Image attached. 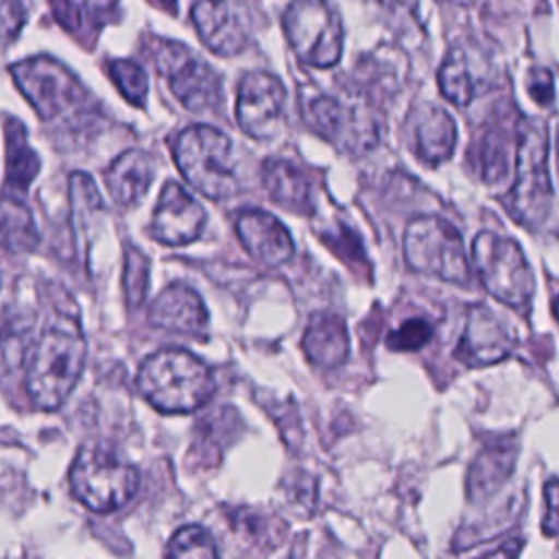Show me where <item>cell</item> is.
<instances>
[{
    "label": "cell",
    "mask_w": 559,
    "mask_h": 559,
    "mask_svg": "<svg viewBox=\"0 0 559 559\" xmlns=\"http://www.w3.org/2000/svg\"><path fill=\"white\" fill-rule=\"evenodd\" d=\"M520 548H522V542L520 539H511V542L502 544L498 550H493L491 555H485L480 559H518Z\"/></svg>",
    "instance_id": "obj_36"
},
{
    "label": "cell",
    "mask_w": 559,
    "mask_h": 559,
    "mask_svg": "<svg viewBox=\"0 0 559 559\" xmlns=\"http://www.w3.org/2000/svg\"><path fill=\"white\" fill-rule=\"evenodd\" d=\"M11 76L44 120H55L85 105L81 81L50 57H31L13 63Z\"/></svg>",
    "instance_id": "obj_9"
},
{
    "label": "cell",
    "mask_w": 559,
    "mask_h": 559,
    "mask_svg": "<svg viewBox=\"0 0 559 559\" xmlns=\"http://www.w3.org/2000/svg\"><path fill=\"white\" fill-rule=\"evenodd\" d=\"M109 76L118 85L120 94L135 107H142L146 103L148 94V79L140 63L131 59H118L109 63Z\"/></svg>",
    "instance_id": "obj_29"
},
{
    "label": "cell",
    "mask_w": 559,
    "mask_h": 559,
    "mask_svg": "<svg viewBox=\"0 0 559 559\" xmlns=\"http://www.w3.org/2000/svg\"><path fill=\"white\" fill-rule=\"evenodd\" d=\"M404 260L424 275L465 286L472 277L463 238L452 223L441 216L426 214L408 223L404 231Z\"/></svg>",
    "instance_id": "obj_6"
},
{
    "label": "cell",
    "mask_w": 559,
    "mask_h": 559,
    "mask_svg": "<svg viewBox=\"0 0 559 559\" xmlns=\"http://www.w3.org/2000/svg\"><path fill=\"white\" fill-rule=\"evenodd\" d=\"M474 155H476V166L480 170L483 181L489 186L500 183L511 168V157L515 159V133L509 135L504 127H496V124L487 127L483 138L476 144Z\"/></svg>",
    "instance_id": "obj_25"
},
{
    "label": "cell",
    "mask_w": 559,
    "mask_h": 559,
    "mask_svg": "<svg viewBox=\"0 0 559 559\" xmlns=\"http://www.w3.org/2000/svg\"><path fill=\"white\" fill-rule=\"evenodd\" d=\"M295 55L314 68H332L343 50V24L338 13L317 0H299L286 7L282 17Z\"/></svg>",
    "instance_id": "obj_8"
},
{
    "label": "cell",
    "mask_w": 559,
    "mask_h": 559,
    "mask_svg": "<svg viewBox=\"0 0 559 559\" xmlns=\"http://www.w3.org/2000/svg\"><path fill=\"white\" fill-rule=\"evenodd\" d=\"M114 9L116 7L109 2H52V11L59 24L76 37L98 31L100 24L109 20Z\"/></svg>",
    "instance_id": "obj_27"
},
{
    "label": "cell",
    "mask_w": 559,
    "mask_h": 559,
    "mask_svg": "<svg viewBox=\"0 0 559 559\" xmlns=\"http://www.w3.org/2000/svg\"><path fill=\"white\" fill-rule=\"evenodd\" d=\"M555 155H557V170H559V118L555 124Z\"/></svg>",
    "instance_id": "obj_37"
},
{
    "label": "cell",
    "mask_w": 559,
    "mask_h": 559,
    "mask_svg": "<svg viewBox=\"0 0 559 559\" xmlns=\"http://www.w3.org/2000/svg\"><path fill=\"white\" fill-rule=\"evenodd\" d=\"M528 96L539 105H550L555 100L552 76L546 68H535L528 74Z\"/></svg>",
    "instance_id": "obj_33"
},
{
    "label": "cell",
    "mask_w": 559,
    "mask_h": 559,
    "mask_svg": "<svg viewBox=\"0 0 559 559\" xmlns=\"http://www.w3.org/2000/svg\"><path fill=\"white\" fill-rule=\"evenodd\" d=\"M262 183L275 203L297 214L312 212L310 181L295 164L286 159H266L262 166Z\"/></svg>",
    "instance_id": "obj_23"
},
{
    "label": "cell",
    "mask_w": 559,
    "mask_h": 559,
    "mask_svg": "<svg viewBox=\"0 0 559 559\" xmlns=\"http://www.w3.org/2000/svg\"><path fill=\"white\" fill-rule=\"evenodd\" d=\"M192 22L203 44L218 55H236L249 44V9L240 2H197Z\"/></svg>",
    "instance_id": "obj_15"
},
{
    "label": "cell",
    "mask_w": 559,
    "mask_h": 559,
    "mask_svg": "<svg viewBox=\"0 0 559 559\" xmlns=\"http://www.w3.org/2000/svg\"><path fill=\"white\" fill-rule=\"evenodd\" d=\"M301 347L306 358L317 367H338L349 354L345 321L332 312H314L306 325Z\"/></svg>",
    "instance_id": "obj_19"
},
{
    "label": "cell",
    "mask_w": 559,
    "mask_h": 559,
    "mask_svg": "<svg viewBox=\"0 0 559 559\" xmlns=\"http://www.w3.org/2000/svg\"><path fill=\"white\" fill-rule=\"evenodd\" d=\"M203 225L205 210L201 207V203L190 197L179 183L166 181L148 225L151 236L164 245L179 247L197 240L203 231Z\"/></svg>",
    "instance_id": "obj_13"
},
{
    "label": "cell",
    "mask_w": 559,
    "mask_h": 559,
    "mask_svg": "<svg viewBox=\"0 0 559 559\" xmlns=\"http://www.w3.org/2000/svg\"><path fill=\"white\" fill-rule=\"evenodd\" d=\"M325 240L330 242V247H338V245H343V260H347V264L349 262H360V264H365L367 262V258H365V253H362V247H360V240L356 238V234L354 231H349V229H338V234L336 236H325Z\"/></svg>",
    "instance_id": "obj_35"
},
{
    "label": "cell",
    "mask_w": 559,
    "mask_h": 559,
    "mask_svg": "<svg viewBox=\"0 0 559 559\" xmlns=\"http://www.w3.org/2000/svg\"><path fill=\"white\" fill-rule=\"evenodd\" d=\"M437 79H439L441 94L450 103L461 107H465L480 90H485V72L478 70L476 55H472L461 46L452 48L445 55Z\"/></svg>",
    "instance_id": "obj_24"
},
{
    "label": "cell",
    "mask_w": 559,
    "mask_h": 559,
    "mask_svg": "<svg viewBox=\"0 0 559 559\" xmlns=\"http://www.w3.org/2000/svg\"><path fill=\"white\" fill-rule=\"evenodd\" d=\"M124 295L129 306H140L148 290V260L135 247H127L124 251Z\"/></svg>",
    "instance_id": "obj_30"
},
{
    "label": "cell",
    "mask_w": 559,
    "mask_h": 559,
    "mask_svg": "<svg viewBox=\"0 0 559 559\" xmlns=\"http://www.w3.org/2000/svg\"><path fill=\"white\" fill-rule=\"evenodd\" d=\"M28 347V328H15L13 323L4 325L0 334V380L4 373L17 369L22 360H26Z\"/></svg>",
    "instance_id": "obj_31"
},
{
    "label": "cell",
    "mask_w": 559,
    "mask_h": 559,
    "mask_svg": "<svg viewBox=\"0 0 559 559\" xmlns=\"http://www.w3.org/2000/svg\"><path fill=\"white\" fill-rule=\"evenodd\" d=\"M138 391L159 413H192L214 393L212 371L186 349H159L138 371Z\"/></svg>",
    "instance_id": "obj_3"
},
{
    "label": "cell",
    "mask_w": 559,
    "mask_h": 559,
    "mask_svg": "<svg viewBox=\"0 0 559 559\" xmlns=\"http://www.w3.org/2000/svg\"><path fill=\"white\" fill-rule=\"evenodd\" d=\"M175 164L186 181L207 199H229L238 190L231 140L210 124H192L173 142Z\"/></svg>",
    "instance_id": "obj_4"
},
{
    "label": "cell",
    "mask_w": 559,
    "mask_h": 559,
    "mask_svg": "<svg viewBox=\"0 0 559 559\" xmlns=\"http://www.w3.org/2000/svg\"><path fill=\"white\" fill-rule=\"evenodd\" d=\"M166 559H218V550L203 526L188 524L170 537Z\"/></svg>",
    "instance_id": "obj_28"
},
{
    "label": "cell",
    "mask_w": 559,
    "mask_h": 559,
    "mask_svg": "<svg viewBox=\"0 0 559 559\" xmlns=\"http://www.w3.org/2000/svg\"><path fill=\"white\" fill-rule=\"evenodd\" d=\"M304 118L312 131L354 155L373 148L380 138L376 114L358 100L317 96L304 107Z\"/></svg>",
    "instance_id": "obj_10"
},
{
    "label": "cell",
    "mask_w": 559,
    "mask_h": 559,
    "mask_svg": "<svg viewBox=\"0 0 559 559\" xmlns=\"http://www.w3.org/2000/svg\"><path fill=\"white\" fill-rule=\"evenodd\" d=\"M546 496V515L542 528L546 535H559V480H548L544 487Z\"/></svg>",
    "instance_id": "obj_34"
},
{
    "label": "cell",
    "mask_w": 559,
    "mask_h": 559,
    "mask_svg": "<svg viewBox=\"0 0 559 559\" xmlns=\"http://www.w3.org/2000/svg\"><path fill=\"white\" fill-rule=\"evenodd\" d=\"M153 181V159L144 151H124L105 173V183L118 205L138 203Z\"/></svg>",
    "instance_id": "obj_21"
},
{
    "label": "cell",
    "mask_w": 559,
    "mask_h": 559,
    "mask_svg": "<svg viewBox=\"0 0 559 559\" xmlns=\"http://www.w3.org/2000/svg\"><path fill=\"white\" fill-rule=\"evenodd\" d=\"M552 314H555V319L559 321V297L552 299Z\"/></svg>",
    "instance_id": "obj_38"
},
{
    "label": "cell",
    "mask_w": 559,
    "mask_h": 559,
    "mask_svg": "<svg viewBox=\"0 0 559 559\" xmlns=\"http://www.w3.org/2000/svg\"><path fill=\"white\" fill-rule=\"evenodd\" d=\"M87 356L85 336L76 321H52L26 358V393L37 408H59L81 378Z\"/></svg>",
    "instance_id": "obj_1"
},
{
    "label": "cell",
    "mask_w": 559,
    "mask_h": 559,
    "mask_svg": "<svg viewBox=\"0 0 559 559\" xmlns=\"http://www.w3.org/2000/svg\"><path fill=\"white\" fill-rule=\"evenodd\" d=\"M4 140H7V179H4L2 194L22 199L26 188L37 177L41 168V159L28 144L26 129L17 118H9L4 122Z\"/></svg>",
    "instance_id": "obj_22"
},
{
    "label": "cell",
    "mask_w": 559,
    "mask_h": 559,
    "mask_svg": "<svg viewBox=\"0 0 559 559\" xmlns=\"http://www.w3.org/2000/svg\"><path fill=\"white\" fill-rule=\"evenodd\" d=\"M153 328L177 334H201L207 325V308L197 290L186 284H170L148 308Z\"/></svg>",
    "instance_id": "obj_17"
},
{
    "label": "cell",
    "mask_w": 559,
    "mask_h": 559,
    "mask_svg": "<svg viewBox=\"0 0 559 559\" xmlns=\"http://www.w3.org/2000/svg\"><path fill=\"white\" fill-rule=\"evenodd\" d=\"M408 122L417 157L428 164H439L452 155L456 144V127L445 109L424 103L411 111Z\"/></svg>",
    "instance_id": "obj_18"
},
{
    "label": "cell",
    "mask_w": 559,
    "mask_h": 559,
    "mask_svg": "<svg viewBox=\"0 0 559 559\" xmlns=\"http://www.w3.org/2000/svg\"><path fill=\"white\" fill-rule=\"evenodd\" d=\"M39 236L26 203L17 197H0V247L13 253L35 249Z\"/></svg>",
    "instance_id": "obj_26"
},
{
    "label": "cell",
    "mask_w": 559,
    "mask_h": 559,
    "mask_svg": "<svg viewBox=\"0 0 559 559\" xmlns=\"http://www.w3.org/2000/svg\"><path fill=\"white\" fill-rule=\"evenodd\" d=\"M472 266L491 297L509 306H524L535 290L533 269L520 245L496 231H480L472 242Z\"/></svg>",
    "instance_id": "obj_7"
},
{
    "label": "cell",
    "mask_w": 559,
    "mask_h": 559,
    "mask_svg": "<svg viewBox=\"0 0 559 559\" xmlns=\"http://www.w3.org/2000/svg\"><path fill=\"white\" fill-rule=\"evenodd\" d=\"M138 485V469L105 445L90 443L81 448L70 467L72 493L96 513L124 507L135 496Z\"/></svg>",
    "instance_id": "obj_5"
},
{
    "label": "cell",
    "mask_w": 559,
    "mask_h": 559,
    "mask_svg": "<svg viewBox=\"0 0 559 559\" xmlns=\"http://www.w3.org/2000/svg\"><path fill=\"white\" fill-rule=\"evenodd\" d=\"M242 247L262 264L280 266L293 258L295 245L282 221L262 210H245L236 218Z\"/></svg>",
    "instance_id": "obj_16"
},
{
    "label": "cell",
    "mask_w": 559,
    "mask_h": 559,
    "mask_svg": "<svg viewBox=\"0 0 559 559\" xmlns=\"http://www.w3.org/2000/svg\"><path fill=\"white\" fill-rule=\"evenodd\" d=\"M432 338V325L426 319H406L400 328L389 332L386 345L393 352H415Z\"/></svg>",
    "instance_id": "obj_32"
},
{
    "label": "cell",
    "mask_w": 559,
    "mask_h": 559,
    "mask_svg": "<svg viewBox=\"0 0 559 559\" xmlns=\"http://www.w3.org/2000/svg\"><path fill=\"white\" fill-rule=\"evenodd\" d=\"M515 177L507 197L509 214L528 229H546L555 218L548 175V138L544 122L526 118L515 129Z\"/></svg>",
    "instance_id": "obj_2"
},
{
    "label": "cell",
    "mask_w": 559,
    "mask_h": 559,
    "mask_svg": "<svg viewBox=\"0 0 559 559\" xmlns=\"http://www.w3.org/2000/svg\"><path fill=\"white\" fill-rule=\"evenodd\" d=\"M286 90L269 72H249L242 76L236 96V120L240 129L255 138L269 140L280 131Z\"/></svg>",
    "instance_id": "obj_12"
},
{
    "label": "cell",
    "mask_w": 559,
    "mask_h": 559,
    "mask_svg": "<svg viewBox=\"0 0 559 559\" xmlns=\"http://www.w3.org/2000/svg\"><path fill=\"white\" fill-rule=\"evenodd\" d=\"M515 441L498 439L487 443L474 459L467 474V496L472 500H483L491 496L511 476L515 463Z\"/></svg>",
    "instance_id": "obj_20"
},
{
    "label": "cell",
    "mask_w": 559,
    "mask_h": 559,
    "mask_svg": "<svg viewBox=\"0 0 559 559\" xmlns=\"http://www.w3.org/2000/svg\"><path fill=\"white\" fill-rule=\"evenodd\" d=\"M513 349L511 330L498 319V314L485 304L469 308L465 330L456 343V358L472 367L493 365L507 358Z\"/></svg>",
    "instance_id": "obj_14"
},
{
    "label": "cell",
    "mask_w": 559,
    "mask_h": 559,
    "mask_svg": "<svg viewBox=\"0 0 559 559\" xmlns=\"http://www.w3.org/2000/svg\"><path fill=\"white\" fill-rule=\"evenodd\" d=\"M159 72L168 79L173 94L194 114H210L223 100L218 74L179 41H164L155 52Z\"/></svg>",
    "instance_id": "obj_11"
}]
</instances>
